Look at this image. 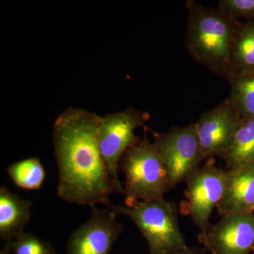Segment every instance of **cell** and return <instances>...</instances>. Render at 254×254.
<instances>
[{"label": "cell", "mask_w": 254, "mask_h": 254, "mask_svg": "<svg viewBox=\"0 0 254 254\" xmlns=\"http://www.w3.org/2000/svg\"><path fill=\"white\" fill-rule=\"evenodd\" d=\"M7 173L16 186L26 190H39L46 178V170L36 157L13 163Z\"/></svg>", "instance_id": "cell-16"}, {"label": "cell", "mask_w": 254, "mask_h": 254, "mask_svg": "<svg viewBox=\"0 0 254 254\" xmlns=\"http://www.w3.org/2000/svg\"><path fill=\"white\" fill-rule=\"evenodd\" d=\"M242 121L230 98L200 115L194 125L205 158H222Z\"/></svg>", "instance_id": "cell-9"}, {"label": "cell", "mask_w": 254, "mask_h": 254, "mask_svg": "<svg viewBox=\"0 0 254 254\" xmlns=\"http://www.w3.org/2000/svg\"><path fill=\"white\" fill-rule=\"evenodd\" d=\"M100 115L84 108H69L55 120L53 148L58 167L57 194L71 204H112L118 193L98 143Z\"/></svg>", "instance_id": "cell-1"}, {"label": "cell", "mask_w": 254, "mask_h": 254, "mask_svg": "<svg viewBox=\"0 0 254 254\" xmlns=\"http://www.w3.org/2000/svg\"><path fill=\"white\" fill-rule=\"evenodd\" d=\"M119 170L125 175L126 205L163 200L170 190L166 169L154 143L148 138L146 127L143 137L122 157Z\"/></svg>", "instance_id": "cell-3"}, {"label": "cell", "mask_w": 254, "mask_h": 254, "mask_svg": "<svg viewBox=\"0 0 254 254\" xmlns=\"http://www.w3.org/2000/svg\"><path fill=\"white\" fill-rule=\"evenodd\" d=\"M153 134V143L166 169L170 190L187 182L205 159L194 124Z\"/></svg>", "instance_id": "cell-6"}, {"label": "cell", "mask_w": 254, "mask_h": 254, "mask_svg": "<svg viewBox=\"0 0 254 254\" xmlns=\"http://www.w3.org/2000/svg\"><path fill=\"white\" fill-rule=\"evenodd\" d=\"M12 241L6 242L4 248L0 252V254H11L13 253Z\"/></svg>", "instance_id": "cell-20"}, {"label": "cell", "mask_w": 254, "mask_h": 254, "mask_svg": "<svg viewBox=\"0 0 254 254\" xmlns=\"http://www.w3.org/2000/svg\"><path fill=\"white\" fill-rule=\"evenodd\" d=\"M149 119L150 115L147 112L133 108L100 117V150L118 193L125 195L124 187L118 177L120 160L125 152L139 140L136 135L137 128L145 127V123Z\"/></svg>", "instance_id": "cell-5"}, {"label": "cell", "mask_w": 254, "mask_h": 254, "mask_svg": "<svg viewBox=\"0 0 254 254\" xmlns=\"http://www.w3.org/2000/svg\"><path fill=\"white\" fill-rule=\"evenodd\" d=\"M32 202L6 187L0 189V238L5 242L15 240L24 232L31 218Z\"/></svg>", "instance_id": "cell-12"}, {"label": "cell", "mask_w": 254, "mask_h": 254, "mask_svg": "<svg viewBox=\"0 0 254 254\" xmlns=\"http://www.w3.org/2000/svg\"><path fill=\"white\" fill-rule=\"evenodd\" d=\"M230 98L242 120L254 119V72L229 78Z\"/></svg>", "instance_id": "cell-15"}, {"label": "cell", "mask_w": 254, "mask_h": 254, "mask_svg": "<svg viewBox=\"0 0 254 254\" xmlns=\"http://www.w3.org/2000/svg\"><path fill=\"white\" fill-rule=\"evenodd\" d=\"M254 72V21H239L230 50L229 78Z\"/></svg>", "instance_id": "cell-13"}, {"label": "cell", "mask_w": 254, "mask_h": 254, "mask_svg": "<svg viewBox=\"0 0 254 254\" xmlns=\"http://www.w3.org/2000/svg\"><path fill=\"white\" fill-rule=\"evenodd\" d=\"M253 254H254V250H253Z\"/></svg>", "instance_id": "cell-21"}, {"label": "cell", "mask_w": 254, "mask_h": 254, "mask_svg": "<svg viewBox=\"0 0 254 254\" xmlns=\"http://www.w3.org/2000/svg\"><path fill=\"white\" fill-rule=\"evenodd\" d=\"M225 195L217 210L221 216L254 213V160L242 168L228 170Z\"/></svg>", "instance_id": "cell-11"}, {"label": "cell", "mask_w": 254, "mask_h": 254, "mask_svg": "<svg viewBox=\"0 0 254 254\" xmlns=\"http://www.w3.org/2000/svg\"><path fill=\"white\" fill-rule=\"evenodd\" d=\"M14 254H59L49 242L33 234H22L12 241Z\"/></svg>", "instance_id": "cell-17"}, {"label": "cell", "mask_w": 254, "mask_h": 254, "mask_svg": "<svg viewBox=\"0 0 254 254\" xmlns=\"http://www.w3.org/2000/svg\"><path fill=\"white\" fill-rule=\"evenodd\" d=\"M218 9L237 21H254V0H220Z\"/></svg>", "instance_id": "cell-18"}, {"label": "cell", "mask_w": 254, "mask_h": 254, "mask_svg": "<svg viewBox=\"0 0 254 254\" xmlns=\"http://www.w3.org/2000/svg\"><path fill=\"white\" fill-rule=\"evenodd\" d=\"M186 8L187 51L195 62L228 80L230 50L239 21L193 0L187 1Z\"/></svg>", "instance_id": "cell-2"}, {"label": "cell", "mask_w": 254, "mask_h": 254, "mask_svg": "<svg viewBox=\"0 0 254 254\" xmlns=\"http://www.w3.org/2000/svg\"><path fill=\"white\" fill-rule=\"evenodd\" d=\"M108 208L133 220L147 241L150 254H168L187 246L173 202L136 201L126 206L111 204Z\"/></svg>", "instance_id": "cell-4"}, {"label": "cell", "mask_w": 254, "mask_h": 254, "mask_svg": "<svg viewBox=\"0 0 254 254\" xmlns=\"http://www.w3.org/2000/svg\"><path fill=\"white\" fill-rule=\"evenodd\" d=\"M168 254H205L201 250L198 249L190 248L188 246L173 251Z\"/></svg>", "instance_id": "cell-19"}, {"label": "cell", "mask_w": 254, "mask_h": 254, "mask_svg": "<svg viewBox=\"0 0 254 254\" xmlns=\"http://www.w3.org/2000/svg\"><path fill=\"white\" fill-rule=\"evenodd\" d=\"M199 234L200 243L212 254H250L254 249V213L230 214Z\"/></svg>", "instance_id": "cell-8"}, {"label": "cell", "mask_w": 254, "mask_h": 254, "mask_svg": "<svg viewBox=\"0 0 254 254\" xmlns=\"http://www.w3.org/2000/svg\"><path fill=\"white\" fill-rule=\"evenodd\" d=\"M228 175V170L218 168L210 158L186 182L187 211L199 228L200 234L205 233L210 226V215L225 195Z\"/></svg>", "instance_id": "cell-7"}, {"label": "cell", "mask_w": 254, "mask_h": 254, "mask_svg": "<svg viewBox=\"0 0 254 254\" xmlns=\"http://www.w3.org/2000/svg\"><path fill=\"white\" fill-rule=\"evenodd\" d=\"M91 218L68 239L67 254H110L123 231L116 213L108 209L92 208Z\"/></svg>", "instance_id": "cell-10"}, {"label": "cell", "mask_w": 254, "mask_h": 254, "mask_svg": "<svg viewBox=\"0 0 254 254\" xmlns=\"http://www.w3.org/2000/svg\"><path fill=\"white\" fill-rule=\"evenodd\" d=\"M227 170L242 168L254 160V119L242 120L222 156Z\"/></svg>", "instance_id": "cell-14"}]
</instances>
